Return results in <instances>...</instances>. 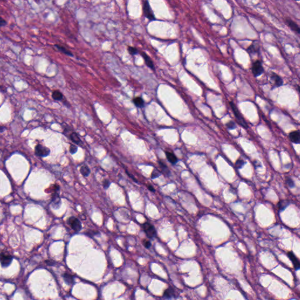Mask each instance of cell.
Instances as JSON below:
<instances>
[{"mask_svg": "<svg viewBox=\"0 0 300 300\" xmlns=\"http://www.w3.org/2000/svg\"><path fill=\"white\" fill-rule=\"evenodd\" d=\"M142 11L145 17L148 18L150 21L155 20V17L153 11L152 10L148 0H144L142 4Z\"/></svg>", "mask_w": 300, "mask_h": 300, "instance_id": "6da1fadb", "label": "cell"}, {"mask_svg": "<svg viewBox=\"0 0 300 300\" xmlns=\"http://www.w3.org/2000/svg\"><path fill=\"white\" fill-rule=\"evenodd\" d=\"M230 106H231V108L232 109V111L235 114V116L236 117L238 123L244 128L245 129H247L248 128V126H247V123L246 122L244 118L243 117L242 114L240 113V112L239 111V110L238 109V108L236 107V106L235 105V104H234L232 102H231L230 103Z\"/></svg>", "mask_w": 300, "mask_h": 300, "instance_id": "7a4b0ae2", "label": "cell"}, {"mask_svg": "<svg viewBox=\"0 0 300 300\" xmlns=\"http://www.w3.org/2000/svg\"><path fill=\"white\" fill-rule=\"evenodd\" d=\"M142 228L145 233L146 235L148 236V238L152 239L155 237L157 235V232L155 230V229L153 225L150 224V223L145 222L142 224Z\"/></svg>", "mask_w": 300, "mask_h": 300, "instance_id": "3957f363", "label": "cell"}, {"mask_svg": "<svg viewBox=\"0 0 300 300\" xmlns=\"http://www.w3.org/2000/svg\"><path fill=\"white\" fill-rule=\"evenodd\" d=\"M35 154L38 157H47L48 155H49L50 150L48 148H47L41 144H38L35 147Z\"/></svg>", "mask_w": 300, "mask_h": 300, "instance_id": "277c9868", "label": "cell"}, {"mask_svg": "<svg viewBox=\"0 0 300 300\" xmlns=\"http://www.w3.org/2000/svg\"><path fill=\"white\" fill-rule=\"evenodd\" d=\"M251 70L252 73L255 77L260 76L264 72V69L262 66V62L259 60H256L253 63Z\"/></svg>", "mask_w": 300, "mask_h": 300, "instance_id": "5b68a950", "label": "cell"}, {"mask_svg": "<svg viewBox=\"0 0 300 300\" xmlns=\"http://www.w3.org/2000/svg\"><path fill=\"white\" fill-rule=\"evenodd\" d=\"M69 226L76 232H79L82 229V224L79 220L75 217H70L68 221Z\"/></svg>", "mask_w": 300, "mask_h": 300, "instance_id": "8992f818", "label": "cell"}, {"mask_svg": "<svg viewBox=\"0 0 300 300\" xmlns=\"http://www.w3.org/2000/svg\"><path fill=\"white\" fill-rule=\"evenodd\" d=\"M12 259V257L9 254L0 253V263L3 267H8L11 264Z\"/></svg>", "mask_w": 300, "mask_h": 300, "instance_id": "52a82bcc", "label": "cell"}, {"mask_svg": "<svg viewBox=\"0 0 300 300\" xmlns=\"http://www.w3.org/2000/svg\"><path fill=\"white\" fill-rule=\"evenodd\" d=\"M285 23H286V24L288 26V27L290 28L291 30H293L294 32H295L297 34L300 33V27L296 23L294 22L293 20H291L290 18H287L285 20Z\"/></svg>", "mask_w": 300, "mask_h": 300, "instance_id": "ba28073f", "label": "cell"}, {"mask_svg": "<svg viewBox=\"0 0 300 300\" xmlns=\"http://www.w3.org/2000/svg\"><path fill=\"white\" fill-rule=\"evenodd\" d=\"M288 256L290 258V259L291 260V261L292 262L295 269L299 270L300 266V262H299V259L295 256V254L292 251H290L288 253Z\"/></svg>", "mask_w": 300, "mask_h": 300, "instance_id": "9c48e42d", "label": "cell"}, {"mask_svg": "<svg viewBox=\"0 0 300 300\" xmlns=\"http://www.w3.org/2000/svg\"><path fill=\"white\" fill-rule=\"evenodd\" d=\"M289 137L291 142L295 144H299L300 142V134L299 131H294L290 133Z\"/></svg>", "mask_w": 300, "mask_h": 300, "instance_id": "30bf717a", "label": "cell"}, {"mask_svg": "<svg viewBox=\"0 0 300 300\" xmlns=\"http://www.w3.org/2000/svg\"><path fill=\"white\" fill-rule=\"evenodd\" d=\"M141 55L144 60V62L146 64V65L149 67L150 68H151V69L153 70H155V67H154V65L153 63V60H151V59L150 58V57L148 55H147L144 52H142L141 53Z\"/></svg>", "mask_w": 300, "mask_h": 300, "instance_id": "8fae6325", "label": "cell"}, {"mask_svg": "<svg viewBox=\"0 0 300 300\" xmlns=\"http://www.w3.org/2000/svg\"><path fill=\"white\" fill-rule=\"evenodd\" d=\"M271 79L273 81V83L275 85V86H276V87H280L281 85H283V81L282 78L274 73H272V75L271 76Z\"/></svg>", "mask_w": 300, "mask_h": 300, "instance_id": "7c38bea8", "label": "cell"}, {"mask_svg": "<svg viewBox=\"0 0 300 300\" xmlns=\"http://www.w3.org/2000/svg\"><path fill=\"white\" fill-rule=\"evenodd\" d=\"M165 155H166V158L167 160L172 164H175L177 161H178V158H177V157L174 154L171 153V152H168V151H166L165 152Z\"/></svg>", "mask_w": 300, "mask_h": 300, "instance_id": "4fadbf2b", "label": "cell"}, {"mask_svg": "<svg viewBox=\"0 0 300 300\" xmlns=\"http://www.w3.org/2000/svg\"><path fill=\"white\" fill-rule=\"evenodd\" d=\"M163 297L165 299H170L175 297V291L174 289H172V288H169L166 289L164 292Z\"/></svg>", "mask_w": 300, "mask_h": 300, "instance_id": "5bb4252c", "label": "cell"}, {"mask_svg": "<svg viewBox=\"0 0 300 300\" xmlns=\"http://www.w3.org/2000/svg\"><path fill=\"white\" fill-rule=\"evenodd\" d=\"M55 46L59 51H60L61 52L63 53L65 55H68L69 56H73V54L70 51H69L68 49H67L66 48L61 46V45H55Z\"/></svg>", "mask_w": 300, "mask_h": 300, "instance_id": "9a60e30c", "label": "cell"}, {"mask_svg": "<svg viewBox=\"0 0 300 300\" xmlns=\"http://www.w3.org/2000/svg\"><path fill=\"white\" fill-rule=\"evenodd\" d=\"M63 278L65 282L69 285H72L74 283V277L69 274L65 273L63 274Z\"/></svg>", "mask_w": 300, "mask_h": 300, "instance_id": "2e32d148", "label": "cell"}, {"mask_svg": "<svg viewBox=\"0 0 300 300\" xmlns=\"http://www.w3.org/2000/svg\"><path fill=\"white\" fill-rule=\"evenodd\" d=\"M133 102L134 105L138 108H142L144 106V102L141 97H137L136 98H134L133 99Z\"/></svg>", "mask_w": 300, "mask_h": 300, "instance_id": "e0dca14e", "label": "cell"}, {"mask_svg": "<svg viewBox=\"0 0 300 300\" xmlns=\"http://www.w3.org/2000/svg\"><path fill=\"white\" fill-rule=\"evenodd\" d=\"M70 138L71 140L73 142H75V143H76L77 144H79L82 142L81 139L79 138V137L78 136V134L76 133H75V132H73V133H72L70 134Z\"/></svg>", "mask_w": 300, "mask_h": 300, "instance_id": "ac0fdd59", "label": "cell"}, {"mask_svg": "<svg viewBox=\"0 0 300 300\" xmlns=\"http://www.w3.org/2000/svg\"><path fill=\"white\" fill-rule=\"evenodd\" d=\"M52 97L55 100L59 101L63 99V94L59 90H55L52 93Z\"/></svg>", "mask_w": 300, "mask_h": 300, "instance_id": "d6986e66", "label": "cell"}, {"mask_svg": "<svg viewBox=\"0 0 300 300\" xmlns=\"http://www.w3.org/2000/svg\"><path fill=\"white\" fill-rule=\"evenodd\" d=\"M259 46L258 45H255L254 44H252L248 48H247V52L249 53V54H254V53H256V52H258L259 51Z\"/></svg>", "mask_w": 300, "mask_h": 300, "instance_id": "ffe728a7", "label": "cell"}, {"mask_svg": "<svg viewBox=\"0 0 300 300\" xmlns=\"http://www.w3.org/2000/svg\"><path fill=\"white\" fill-rule=\"evenodd\" d=\"M81 173L84 177H87L90 173V170L87 165H83L80 169Z\"/></svg>", "mask_w": 300, "mask_h": 300, "instance_id": "44dd1931", "label": "cell"}, {"mask_svg": "<svg viewBox=\"0 0 300 300\" xmlns=\"http://www.w3.org/2000/svg\"><path fill=\"white\" fill-rule=\"evenodd\" d=\"M53 206L54 207L55 206H57L59 207V203H60V198H59V196L57 194H55L54 195V197H53Z\"/></svg>", "mask_w": 300, "mask_h": 300, "instance_id": "7402d4cb", "label": "cell"}, {"mask_svg": "<svg viewBox=\"0 0 300 300\" xmlns=\"http://www.w3.org/2000/svg\"><path fill=\"white\" fill-rule=\"evenodd\" d=\"M288 202L285 200H281L278 203V208L280 211L284 210L288 205Z\"/></svg>", "mask_w": 300, "mask_h": 300, "instance_id": "603a6c76", "label": "cell"}, {"mask_svg": "<svg viewBox=\"0 0 300 300\" xmlns=\"http://www.w3.org/2000/svg\"><path fill=\"white\" fill-rule=\"evenodd\" d=\"M128 52L130 55H137L138 52L137 49L134 47H133V46H129L128 47Z\"/></svg>", "mask_w": 300, "mask_h": 300, "instance_id": "cb8c5ba5", "label": "cell"}, {"mask_svg": "<svg viewBox=\"0 0 300 300\" xmlns=\"http://www.w3.org/2000/svg\"><path fill=\"white\" fill-rule=\"evenodd\" d=\"M159 164H160V166L161 167V168H162L163 171H164L165 173H166V174H169V169H168V168L167 166H166L165 164H164V163H163V162H161V161H159Z\"/></svg>", "mask_w": 300, "mask_h": 300, "instance_id": "d4e9b609", "label": "cell"}, {"mask_svg": "<svg viewBox=\"0 0 300 300\" xmlns=\"http://www.w3.org/2000/svg\"><path fill=\"white\" fill-rule=\"evenodd\" d=\"M286 182H287V185H288V187H290V188H293L295 186L294 182L293 180L291 178L287 177L286 178Z\"/></svg>", "mask_w": 300, "mask_h": 300, "instance_id": "484cf974", "label": "cell"}, {"mask_svg": "<svg viewBox=\"0 0 300 300\" xmlns=\"http://www.w3.org/2000/svg\"><path fill=\"white\" fill-rule=\"evenodd\" d=\"M227 128L230 130H233L235 128H236V124L233 121H230L226 124Z\"/></svg>", "mask_w": 300, "mask_h": 300, "instance_id": "4316f807", "label": "cell"}, {"mask_svg": "<svg viewBox=\"0 0 300 300\" xmlns=\"http://www.w3.org/2000/svg\"><path fill=\"white\" fill-rule=\"evenodd\" d=\"M78 151V147L73 145V144H72L70 146V148H69V151L70 153L72 154H75Z\"/></svg>", "mask_w": 300, "mask_h": 300, "instance_id": "83f0119b", "label": "cell"}, {"mask_svg": "<svg viewBox=\"0 0 300 300\" xmlns=\"http://www.w3.org/2000/svg\"><path fill=\"white\" fill-rule=\"evenodd\" d=\"M160 175V173L159 172V171L155 169V170H154V171L153 172V173L151 174V178L154 179L155 178L158 177Z\"/></svg>", "mask_w": 300, "mask_h": 300, "instance_id": "f1b7e54d", "label": "cell"}, {"mask_svg": "<svg viewBox=\"0 0 300 300\" xmlns=\"http://www.w3.org/2000/svg\"><path fill=\"white\" fill-rule=\"evenodd\" d=\"M244 164H245V161H243L242 160L239 159V160H238L236 161V166H237L238 168H241L243 166Z\"/></svg>", "mask_w": 300, "mask_h": 300, "instance_id": "f546056e", "label": "cell"}, {"mask_svg": "<svg viewBox=\"0 0 300 300\" xmlns=\"http://www.w3.org/2000/svg\"><path fill=\"white\" fill-rule=\"evenodd\" d=\"M142 243H143V245L144 246V247H146L147 248H150L151 245L150 242L148 240H144Z\"/></svg>", "mask_w": 300, "mask_h": 300, "instance_id": "4dcf8cb0", "label": "cell"}, {"mask_svg": "<svg viewBox=\"0 0 300 300\" xmlns=\"http://www.w3.org/2000/svg\"><path fill=\"white\" fill-rule=\"evenodd\" d=\"M7 25V21L4 20L1 17H0V28L4 27Z\"/></svg>", "mask_w": 300, "mask_h": 300, "instance_id": "1f68e13d", "label": "cell"}, {"mask_svg": "<svg viewBox=\"0 0 300 300\" xmlns=\"http://www.w3.org/2000/svg\"><path fill=\"white\" fill-rule=\"evenodd\" d=\"M110 182L109 180L108 179H105L104 181H103V186L105 187V188H108L110 186Z\"/></svg>", "mask_w": 300, "mask_h": 300, "instance_id": "d6a6232c", "label": "cell"}, {"mask_svg": "<svg viewBox=\"0 0 300 300\" xmlns=\"http://www.w3.org/2000/svg\"><path fill=\"white\" fill-rule=\"evenodd\" d=\"M148 189L150 191H151V192H155V189L154 188V187L153 186H151V185H150L148 186Z\"/></svg>", "mask_w": 300, "mask_h": 300, "instance_id": "836d02e7", "label": "cell"}, {"mask_svg": "<svg viewBox=\"0 0 300 300\" xmlns=\"http://www.w3.org/2000/svg\"><path fill=\"white\" fill-rule=\"evenodd\" d=\"M5 130V127H3V126H1L0 127V133H2L3 131H4Z\"/></svg>", "mask_w": 300, "mask_h": 300, "instance_id": "e575fe53", "label": "cell"}, {"mask_svg": "<svg viewBox=\"0 0 300 300\" xmlns=\"http://www.w3.org/2000/svg\"><path fill=\"white\" fill-rule=\"evenodd\" d=\"M1 1H5V0H1Z\"/></svg>", "mask_w": 300, "mask_h": 300, "instance_id": "d590c367", "label": "cell"}, {"mask_svg": "<svg viewBox=\"0 0 300 300\" xmlns=\"http://www.w3.org/2000/svg\"><path fill=\"white\" fill-rule=\"evenodd\" d=\"M294 1H299V0H294Z\"/></svg>", "mask_w": 300, "mask_h": 300, "instance_id": "8d00e7d4", "label": "cell"}]
</instances>
